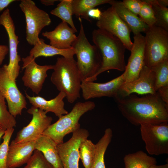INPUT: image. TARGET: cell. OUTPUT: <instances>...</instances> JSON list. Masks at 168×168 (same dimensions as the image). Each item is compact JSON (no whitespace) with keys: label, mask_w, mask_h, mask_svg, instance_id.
Instances as JSON below:
<instances>
[{"label":"cell","mask_w":168,"mask_h":168,"mask_svg":"<svg viewBox=\"0 0 168 168\" xmlns=\"http://www.w3.org/2000/svg\"><path fill=\"white\" fill-rule=\"evenodd\" d=\"M114 98L122 114L133 125L168 122V105L157 92L140 97L132 94Z\"/></svg>","instance_id":"cell-1"},{"label":"cell","mask_w":168,"mask_h":168,"mask_svg":"<svg viewBox=\"0 0 168 168\" xmlns=\"http://www.w3.org/2000/svg\"><path fill=\"white\" fill-rule=\"evenodd\" d=\"M92 40L100 53L102 64L99 71L89 82H94L98 75L108 70L125 71L126 65L124 55L126 48L120 40L110 33L98 28L93 30Z\"/></svg>","instance_id":"cell-2"},{"label":"cell","mask_w":168,"mask_h":168,"mask_svg":"<svg viewBox=\"0 0 168 168\" xmlns=\"http://www.w3.org/2000/svg\"><path fill=\"white\" fill-rule=\"evenodd\" d=\"M53 65L51 82L59 92L65 94L68 102L73 103L80 97L82 82L76 61L74 58L58 57Z\"/></svg>","instance_id":"cell-3"},{"label":"cell","mask_w":168,"mask_h":168,"mask_svg":"<svg viewBox=\"0 0 168 168\" xmlns=\"http://www.w3.org/2000/svg\"><path fill=\"white\" fill-rule=\"evenodd\" d=\"M80 29L72 47L77 58V64L82 82L90 81L100 69L102 58L98 49L91 45L85 35L82 20L79 17Z\"/></svg>","instance_id":"cell-4"},{"label":"cell","mask_w":168,"mask_h":168,"mask_svg":"<svg viewBox=\"0 0 168 168\" xmlns=\"http://www.w3.org/2000/svg\"><path fill=\"white\" fill-rule=\"evenodd\" d=\"M95 107V103L92 101L76 103L70 112L62 116L51 124L43 134L50 138L57 144L63 142L65 135L80 128L79 121L81 117Z\"/></svg>","instance_id":"cell-5"},{"label":"cell","mask_w":168,"mask_h":168,"mask_svg":"<svg viewBox=\"0 0 168 168\" xmlns=\"http://www.w3.org/2000/svg\"><path fill=\"white\" fill-rule=\"evenodd\" d=\"M145 33L144 65L152 68L168 58V31L154 25Z\"/></svg>","instance_id":"cell-6"},{"label":"cell","mask_w":168,"mask_h":168,"mask_svg":"<svg viewBox=\"0 0 168 168\" xmlns=\"http://www.w3.org/2000/svg\"><path fill=\"white\" fill-rule=\"evenodd\" d=\"M19 7L23 13L26 22V39L30 45L34 46L39 41L42 30L49 26L51 21L49 14L40 9L32 0H21Z\"/></svg>","instance_id":"cell-7"},{"label":"cell","mask_w":168,"mask_h":168,"mask_svg":"<svg viewBox=\"0 0 168 168\" xmlns=\"http://www.w3.org/2000/svg\"><path fill=\"white\" fill-rule=\"evenodd\" d=\"M141 137L147 152L158 156L168 154V122L140 126Z\"/></svg>","instance_id":"cell-8"},{"label":"cell","mask_w":168,"mask_h":168,"mask_svg":"<svg viewBox=\"0 0 168 168\" xmlns=\"http://www.w3.org/2000/svg\"><path fill=\"white\" fill-rule=\"evenodd\" d=\"M16 80L10 76L7 64L0 68V92L7 101L8 110L15 118L27 108L25 97L19 90Z\"/></svg>","instance_id":"cell-9"},{"label":"cell","mask_w":168,"mask_h":168,"mask_svg":"<svg viewBox=\"0 0 168 168\" xmlns=\"http://www.w3.org/2000/svg\"><path fill=\"white\" fill-rule=\"evenodd\" d=\"M96 25L98 29L104 30L119 38L126 49L131 51L133 45L130 35L131 30L112 7L102 12Z\"/></svg>","instance_id":"cell-10"},{"label":"cell","mask_w":168,"mask_h":168,"mask_svg":"<svg viewBox=\"0 0 168 168\" xmlns=\"http://www.w3.org/2000/svg\"><path fill=\"white\" fill-rule=\"evenodd\" d=\"M27 111L32 115V119L18 132L14 140L16 143L35 141L51 124L52 118L45 111L32 106Z\"/></svg>","instance_id":"cell-11"},{"label":"cell","mask_w":168,"mask_h":168,"mask_svg":"<svg viewBox=\"0 0 168 168\" xmlns=\"http://www.w3.org/2000/svg\"><path fill=\"white\" fill-rule=\"evenodd\" d=\"M0 25L4 27L8 37L9 61L7 64L8 72L10 77L16 80L20 69L19 63L21 58L17 52L19 41L16 34L15 24L8 8L5 9L0 15Z\"/></svg>","instance_id":"cell-12"},{"label":"cell","mask_w":168,"mask_h":168,"mask_svg":"<svg viewBox=\"0 0 168 168\" xmlns=\"http://www.w3.org/2000/svg\"><path fill=\"white\" fill-rule=\"evenodd\" d=\"M35 59L30 55L21 58L23 63L22 68L24 69L22 80L25 86L38 95L47 77V71L53 69L54 65H38Z\"/></svg>","instance_id":"cell-13"},{"label":"cell","mask_w":168,"mask_h":168,"mask_svg":"<svg viewBox=\"0 0 168 168\" xmlns=\"http://www.w3.org/2000/svg\"><path fill=\"white\" fill-rule=\"evenodd\" d=\"M89 135L87 130L80 128L72 133V137L68 141L57 145L58 153L63 168H79V146Z\"/></svg>","instance_id":"cell-14"},{"label":"cell","mask_w":168,"mask_h":168,"mask_svg":"<svg viewBox=\"0 0 168 168\" xmlns=\"http://www.w3.org/2000/svg\"><path fill=\"white\" fill-rule=\"evenodd\" d=\"M125 82V76L124 72L119 77L105 83L83 81L81 85L82 97L86 100L102 97L114 98Z\"/></svg>","instance_id":"cell-15"},{"label":"cell","mask_w":168,"mask_h":168,"mask_svg":"<svg viewBox=\"0 0 168 168\" xmlns=\"http://www.w3.org/2000/svg\"><path fill=\"white\" fill-rule=\"evenodd\" d=\"M156 92L154 72L151 68L144 65L138 78L133 81L125 82L117 96L124 97L134 93L146 95L154 94Z\"/></svg>","instance_id":"cell-16"},{"label":"cell","mask_w":168,"mask_h":168,"mask_svg":"<svg viewBox=\"0 0 168 168\" xmlns=\"http://www.w3.org/2000/svg\"><path fill=\"white\" fill-rule=\"evenodd\" d=\"M131 54L124 71L125 82L137 79L144 65L145 37L141 33L134 35Z\"/></svg>","instance_id":"cell-17"},{"label":"cell","mask_w":168,"mask_h":168,"mask_svg":"<svg viewBox=\"0 0 168 168\" xmlns=\"http://www.w3.org/2000/svg\"><path fill=\"white\" fill-rule=\"evenodd\" d=\"M75 31L65 22L62 21L54 30L42 33L48 39L49 44L57 48L65 49L72 48L77 38Z\"/></svg>","instance_id":"cell-18"},{"label":"cell","mask_w":168,"mask_h":168,"mask_svg":"<svg viewBox=\"0 0 168 168\" xmlns=\"http://www.w3.org/2000/svg\"><path fill=\"white\" fill-rule=\"evenodd\" d=\"M35 142L16 143L12 140L8 148L7 168H16L26 163L35 150Z\"/></svg>","instance_id":"cell-19"},{"label":"cell","mask_w":168,"mask_h":168,"mask_svg":"<svg viewBox=\"0 0 168 168\" xmlns=\"http://www.w3.org/2000/svg\"><path fill=\"white\" fill-rule=\"evenodd\" d=\"M25 95L26 97L33 106L42 110L47 113L52 112L58 118L68 113L64 108L63 100L66 97V95L63 92H59L55 98L49 100L40 96H31L26 92Z\"/></svg>","instance_id":"cell-20"},{"label":"cell","mask_w":168,"mask_h":168,"mask_svg":"<svg viewBox=\"0 0 168 168\" xmlns=\"http://www.w3.org/2000/svg\"><path fill=\"white\" fill-rule=\"evenodd\" d=\"M119 17L128 26L134 35L145 32L149 27L124 5L122 1L110 0L108 3Z\"/></svg>","instance_id":"cell-21"},{"label":"cell","mask_w":168,"mask_h":168,"mask_svg":"<svg viewBox=\"0 0 168 168\" xmlns=\"http://www.w3.org/2000/svg\"><path fill=\"white\" fill-rule=\"evenodd\" d=\"M57 144L49 137L42 134L35 142V149L42 152L54 168H63L57 148Z\"/></svg>","instance_id":"cell-22"},{"label":"cell","mask_w":168,"mask_h":168,"mask_svg":"<svg viewBox=\"0 0 168 168\" xmlns=\"http://www.w3.org/2000/svg\"><path fill=\"white\" fill-rule=\"evenodd\" d=\"M75 52L72 47L68 49H60L46 44L40 38L39 41L30 50L29 55L35 59L40 57H49L60 55L68 58H73Z\"/></svg>","instance_id":"cell-23"},{"label":"cell","mask_w":168,"mask_h":168,"mask_svg":"<svg viewBox=\"0 0 168 168\" xmlns=\"http://www.w3.org/2000/svg\"><path fill=\"white\" fill-rule=\"evenodd\" d=\"M124 161L125 168H149L157 163L155 158L142 151L126 155Z\"/></svg>","instance_id":"cell-24"},{"label":"cell","mask_w":168,"mask_h":168,"mask_svg":"<svg viewBox=\"0 0 168 168\" xmlns=\"http://www.w3.org/2000/svg\"><path fill=\"white\" fill-rule=\"evenodd\" d=\"M112 136V129L110 128H106L103 136L96 144L95 157L90 168H106L104 156Z\"/></svg>","instance_id":"cell-25"},{"label":"cell","mask_w":168,"mask_h":168,"mask_svg":"<svg viewBox=\"0 0 168 168\" xmlns=\"http://www.w3.org/2000/svg\"><path fill=\"white\" fill-rule=\"evenodd\" d=\"M110 0H72L73 15L91 22L87 13L96 7L107 3Z\"/></svg>","instance_id":"cell-26"},{"label":"cell","mask_w":168,"mask_h":168,"mask_svg":"<svg viewBox=\"0 0 168 168\" xmlns=\"http://www.w3.org/2000/svg\"><path fill=\"white\" fill-rule=\"evenodd\" d=\"M57 7L51 10L50 13L67 23L76 32L77 30L73 22L72 0H61Z\"/></svg>","instance_id":"cell-27"},{"label":"cell","mask_w":168,"mask_h":168,"mask_svg":"<svg viewBox=\"0 0 168 168\" xmlns=\"http://www.w3.org/2000/svg\"><path fill=\"white\" fill-rule=\"evenodd\" d=\"M96 144L86 139L81 143L79 148V158L85 168H90L95 154Z\"/></svg>","instance_id":"cell-28"},{"label":"cell","mask_w":168,"mask_h":168,"mask_svg":"<svg viewBox=\"0 0 168 168\" xmlns=\"http://www.w3.org/2000/svg\"><path fill=\"white\" fill-rule=\"evenodd\" d=\"M151 4L156 19L155 25L168 31V8L159 0H148Z\"/></svg>","instance_id":"cell-29"},{"label":"cell","mask_w":168,"mask_h":168,"mask_svg":"<svg viewBox=\"0 0 168 168\" xmlns=\"http://www.w3.org/2000/svg\"><path fill=\"white\" fill-rule=\"evenodd\" d=\"M151 68L154 72L155 89L157 92L159 88L168 85V58Z\"/></svg>","instance_id":"cell-30"},{"label":"cell","mask_w":168,"mask_h":168,"mask_svg":"<svg viewBox=\"0 0 168 168\" xmlns=\"http://www.w3.org/2000/svg\"><path fill=\"white\" fill-rule=\"evenodd\" d=\"M5 100L0 92V127L6 130L15 127L16 122L7 109Z\"/></svg>","instance_id":"cell-31"},{"label":"cell","mask_w":168,"mask_h":168,"mask_svg":"<svg viewBox=\"0 0 168 168\" xmlns=\"http://www.w3.org/2000/svg\"><path fill=\"white\" fill-rule=\"evenodd\" d=\"M14 129L12 128L5 130L2 137L3 141L0 145V168H8L7 161L9 142Z\"/></svg>","instance_id":"cell-32"},{"label":"cell","mask_w":168,"mask_h":168,"mask_svg":"<svg viewBox=\"0 0 168 168\" xmlns=\"http://www.w3.org/2000/svg\"><path fill=\"white\" fill-rule=\"evenodd\" d=\"M142 1V5L138 17L149 27L155 25L156 19L151 4L148 0Z\"/></svg>","instance_id":"cell-33"},{"label":"cell","mask_w":168,"mask_h":168,"mask_svg":"<svg viewBox=\"0 0 168 168\" xmlns=\"http://www.w3.org/2000/svg\"><path fill=\"white\" fill-rule=\"evenodd\" d=\"M23 168H54L40 151L35 150Z\"/></svg>","instance_id":"cell-34"},{"label":"cell","mask_w":168,"mask_h":168,"mask_svg":"<svg viewBox=\"0 0 168 168\" xmlns=\"http://www.w3.org/2000/svg\"><path fill=\"white\" fill-rule=\"evenodd\" d=\"M122 2L124 6L131 12L136 16L138 15L142 7V0H124Z\"/></svg>","instance_id":"cell-35"},{"label":"cell","mask_w":168,"mask_h":168,"mask_svg":"<svg viewBox=\"0 0 168 168\" xmlns=\"http://www.w3.org/2000/svg\"><path fill=\"white\" fill-rule=\"evenodd\" d=\"M157 92L162 100L168 105V85L159 88Z\"/></svg>","instance_id":"cell-36"},{"label":"cell","mask_w":168,"mask_h":168,"mask_svg":"<svg viewBox=\"0 0 168 168\" xmlns=\"http://www.w3.org/2000/svg\"><path fill=\"white\" fill-rule=\"evenodd\" d=\"M102 12L98 8H93L90 10L87 13L88 17L90 18L99 20L101 16Z\"/></svg>","instance_id":"cell-37"},{"label":"cell","mask_w":168,"mask_h":168,"mask_svg":"<svg viewBox=\"0 0 168 168\" xmlns=\"http://www.w3.org/2000/svg\"><path fill=\"white\" fill-rule=\"evenodd\" d=\"M9 52V48L7 45L0 44V66L2 64Z\"/></svg>","instance_id":"cell-38"},{"label":"cell","mask_w":168,"mask_h":168,"mask_svg":"<svg viewBox=\"0 0 168 168\" xmlns=\"http://www.w3.org/2000/svg\"><path fill=\"white\" fill-rule=\"evenodd\" d=\"M15 0H0V12L2 11Z\"/></svg>","instance_id":"cell-39"},{"label":"cell","mask_w":168,"mask_h":168,"mask_svg":"<svg viewBox=\"0 0 168 168\" xmlns=\"http://www.w3.org/2000/svg\"><path fill=\"white\" fill-rule=\"evenodd\" d=\"M59 1L57 0H41L40 2L42 4L46 6H49L54 5L55 2Z\"/></svg>","instance_id":"cell-40"},{"label":"cell","mask_w":168,"mask_h":168,"mask_svg":"<svg viewBox=\"0 0 168 168\" xmlns=\"http://www.w3.org/2000/svg\"><path fill=\"white\" fill-rule=\"evenodd\" d=\"M149 168H168V164L161 165H154L151 166Z\"/></svg>","instance_id":"cell-41"},{"label":"cell","mask_w":168,"mask_h":168,"mask_svg":"<svg viewBox=\"0 0 168 168\" xmlns=\"http://www.w3.org/2000/svg\"><path fill=\"white\" fill-rule=\"evenodd\" d=\"M5 130L0 127V139L1 138L4 134Z\"/></svg>","instance_id":"cell-42"}]
</instances>
